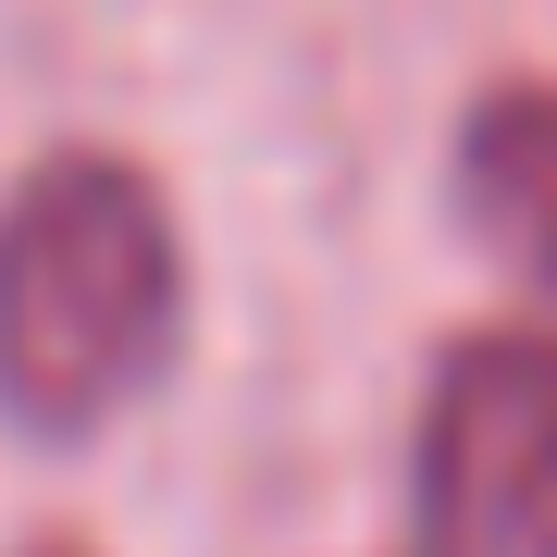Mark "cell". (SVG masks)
Returning a JSON list of instances; mask_svg holds the SVG:
<instances>
[{
	"instance_id": "6da1fadb",
	"label": "cell",
	"mask_w": 557,
	"mask_h": 557,
	"mask_svg": "<svg viewBox=\"0 0 557 557\" xmlns=\"http://www.w3.org/2000/svg\"><path fill=\"white\" fill-rule=\"evenodd\" d=\"M186 347V236L112 149H50L0 199V421L87 446Z\"/></svg>"
},
{
	"instance_id": "277c9868",
	"label": "cell",
	"mask_w": 557,
	"mask_h": 557,
	"mask_svg": "<svg viewBox=\"0 0 557 557\" xmlns=\"http://www.w3.org/2000/svg\"><path fill=\"white\" fill-rule=\"evenodd\" d=\"M25 557H87V545H25Z\"/></svg>"
},
{
	"instance_id": "3957f363",
	"label": "cell",
	"mask_w": 557,
	"mask_h": 557,
	"mask_svg": "<svg viewBox=\"0 0 557 557\" xmlns=\"http://www.w3.org/2000/svg\"><path fill=\"white\" fill-rule=\"evenodd\" d=\"M458 223L557 310V87H496L458 124Z\"/></svg>"
},
{
	"instance_id": "7a4b0ae2",
	"label": "cell",
	"mask_w": 557,
	"mask_h": 557,
	"mask_svg": "<svg viewBox=\"0 0 557 557\" xmlns=\"http://www.w3.org/2000/svg\"><path fill=\"white\" fill-rule=\"evenodd\" d=\"M434 557H557V335H458L409 446Z\"/></svg>"
}]
</instances>
